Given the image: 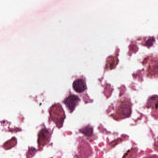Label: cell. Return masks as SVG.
Here are the masks:
<instances>
[{
	"instance_id": "1",
	"label": "cell",
	"mask_w": 158,
	"mask_h": 158,
	"mask_svg": "<svg viewBox=\"0 0 158 158\" xmlns=\"http://www.w3.org/2000/svg\"><path fill=\"white\" fill-rule=\"evenodd\" d=\"M131 103L129 98H123L118 101L115 108V116L117 119H122L130 116L131 113Z\"/></svg>"
},
{
	"instance_id": "2",
	"label": "cell",
	"mask_w": 158,
	"mask_h": 158,
	"mask_svg": "<svg viewBox=\"0 0 158 158\" xmlns=\"http://www.w3.org/2000/svg\"><path fill=\"white\" fill-rule=\"evenodd\" d=\"M143 63L147 68L148 76L158 77V57L150 55L144 59Z\"/></svg>"
},
{
	"instance_id": "3",
	"label": "cell",
	"mask_w": 158,
	"mask_h": 158,
	"mask_svg": "<svg viewBox=\"0 0 158 158\" xmlns=\"http://www.w3.org/2000/svg\"><path fill=\"white\" fill-rule=\"evenodd\" d=\"M50 113L52 120L56 123L59 128H61L64 123L65 115L60 105H54L50 109Z\"/></svg>"
},
{
	"instance_id": "4",
	"label": "cell",
	"mask_w": 158,
	"mask_h": 158,
	"mask_svg": "<svg viewBox=\"0 0 158 158\" xmlns=\"http://www.w3.org/2000/svg\"><path fill=\"white\" fill-rule=\"evenodd\" d=\"M80 101V99L75 95H70L64 100V104L71 112H73Z\"/></svg>"
},
{
	"instance_id": "5",
	"label": "cell",
	"mask_w": 158,
	"mask_h": 158,
	"mask_svg": "<svg viewBox=\"0 0 158 158\" xmlns=\"http://www.w3.org/2000/svg\"><path fill=\"white\" fill-rule=\"evenodd\" d=\"M50 132L47 129H43L41 130L38 134V142L39 147H43L49 141L50 138Z\"/></svg>"
},
{
	"instance_id": "6",
	"label": "cell",
	"mask_w": 158,
	"mask_h": 158,
	"mask_svg": "<svg viewBox=\"0 0 158 158\" xmlns=\"http://www.w3.org/2000/svg\"><path fill=\"white\" fill-rule=\"evenodd\" d=\"M73 88L77 93H81L86 89V85L84 80L81 79H77L74 81Z\"/></svg>"
},
{
	"instance_id": "7",
	"label": "cell",
	"mask_w": 158,
	"mask_h": 158,
	"mask_svg": "<svg viewBox=\"0 0 158 158\" xmlns=\"http://www.w3.org/2000/svg\"><path fill=\"white\" fill-rule=\"evenodd\" d=\"M147 106L152 109V112H158V96H153L150 97L148 101Z\"/></svg>"
},
{
	"instance_id": "8",
	"label": "cell",
	"mask_w": 158,
	"mask_h": 158,
	"mask_svg": "<svg viewBox=\"0 0 158 158\" xmlns=\"http://www.w3.org/2000/svg\"><path fill=\"white\" fill-rule=\"evenodd\" d=\"M80 132L86 137H90L93 134V130L92 127L89 126H87L80 130Z\"/></svg>"
},
{
	"instance_id": "9",
	"label": "cell",
	"mask_w": 158,
	"mask_h": 158,
	"mask_svg": "<svg viewBox=\"0 0 158 158\" xmlns=\"http://www.w3.org/2000/svg\"><path fill=\"white\" fill-rule=\"evenodd\" d=\"M36 150L35 148H29V150H28V152H29V154L30 155H32V156H34V154L36 153Z\"/></svg>"
}]
</instances>
